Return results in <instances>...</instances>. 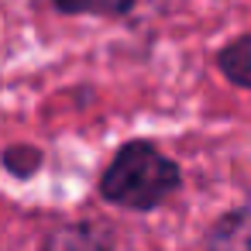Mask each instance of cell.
<instances>
[{"mask_svg":"<svg viewBox=\"0 0 251 251\" xmlns=\"http://www.w3.org/2000/svg\"><path fill=\"white\" fill-rule=\"evenodd\" d=\"M100 196L110 206L148 213L182 189V169L151 141H127L117 148L100 176Z\"/></svg>","mask_w":251,"mask_h":251,"instance_id":"obj_1","label":"cell"},{"mask_svg":"<svg viewBox=\"0 0 251 251\" xmlns=\"http://www.w3.org/2000/svg\"><path fill=\"white\" fill-rule=\"evenodd\" d=\"M206 251H251V206H234L206 234Z\"/></svg>","mask_w":251,"mask_h":251,"instance_id":"obj_2","label":"cell"},{"mask_svg":"<svg viewBox=\"0 0 251 251\" xmlns=\"http://www.w3.org/2000/svg\"><path fill=\"white\" fill-rule=\"evenodd\" d=\"M42 251H110L93 224H59L45 234Z\"/></svg>","mask_w":251,"mask_h":251,"instance_id":"obj_3","label":"cell"},{"mask_svg":"<svg viewBox=\"0 0 251 251\" xmlns=\"http://www.w3.org/2000/svg\"><path fill=\"white\" fill-rule=\"evenodd\" d=\"M217 69H220L234 86L251 90V35H241V38H234L230 45H224V49L217 52Z\"/></svg>","mask_w":251,"mask_h":251,"instance_id":"obj_4","label":"cell"},{"mask_svg":"<svg viewBox=\"0 0 251 251\" xmlns=\"http://www.w3.org/2000/svg\"><path fill=\"white\" fill-rule=\"evenodd\" d=\"M62 14H100V18H121L138 0H52Z\"/></svg>","mask_w":251,"mask_h":251,"instance_id":"obj_5","label":"cell"},{"mask_svg":"<svg viewBox=\"0 0 251 251\" xmlns=\"http://www.w3.org/2000/svg\"><path fill=\"white\" fill-rule=\"evenodd\" d=\"M0 162H4V169L11 176L28 179V176H35L42 169V148H35V145H11V148H4V158Z\"/></svg>","mask_w":251,"mask_h":251,"instance_id":"obj_6","label":"cell"}]
</instances>
